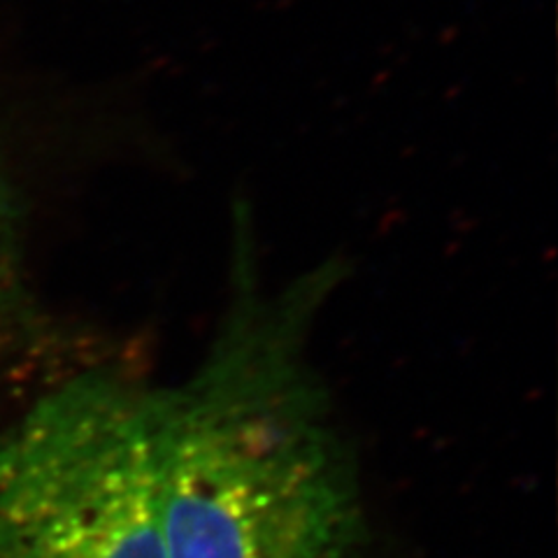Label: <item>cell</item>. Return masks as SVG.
<instances>
[{
    "mask_svg": "<svg viewBox=\"0 0 558 558\" xmlns=\"http://www.w3.org/2000/svg\"><path fill=\"white\" fill-rule=\"evenodd\" d=\"M235 250L205 354L154 393L163 556L373 558L361 468L312 356L340 266L272 284L247 240Z\"/></svg>",
    "mask_w": 558,
    "mask_h": 558,
    "instance_id": "obj_1",
    "label": "cell"
},
{
    "mask_svg": "<svg viewBox=\"0 0 558 558\" xmlns=\"http://www.w3.org/2000/svg\"><path fill=\"white\" fill-rule=\"evenodd\" d=\"M154 393L92 368L0 433V558H166Z\"/></svg>",
    "mask_w": 558,
    "mask_h": 558,
    "instance_id": "obj_2",
    "label": "cell"
},
{
    "mask_svg": "<svg viewBox=\"0 0 558 558\" xmlns=\"http://www.w3.org/2000/svg\"><path fill=\"white\" fill-rule=\"evenodd\" d=\"M22 256H20V207L14 191L0 170V333L20 314Z\"/></svg>",
    "mask_w": 558,
    "mask_h": 558,
    "instance_id": "obj_3",
    "label": "cell"
}]
</instances>
